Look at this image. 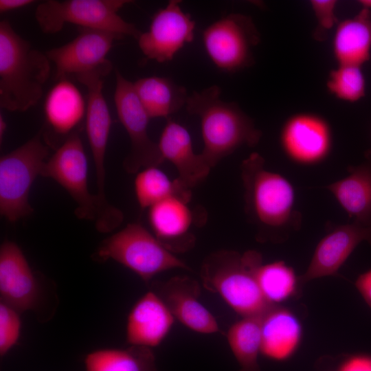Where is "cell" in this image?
<instances>
[{"label":"cell","instance_id":"12","mask_svg":"<svg viewBox=\"0 0 371 371\" xmlns=\"http://www.w3.org/2000/svg\"><path fill=\"white\" fill-rule=\"evenodd\" d=\"M280 145L293 163L313 166L323 162L333 147V133L328 121L319 115L301 112L288 117L281 127Z\"/></svg>","mask_w":371,"mask_h":371},{"label":"cell","instance_id":"7","mask_svg":"<svg viewBox=\"0 0 371 371\" xmlns=\"http://www.w3.org/2000/svg\"><path fill=\"white\" fill-rule=\"evenodd\" d=\"M127 0H47L35 11L36 21L45 34H55L69 23L83 28L106 30L138 39L142 34L133 23L126 21L119 10Z\"/></svg>","mask_w":371,"mask_h":371},{"label":"cell","instance_id":"20","mask_svg":"<svg viewBox=\"0 0 371 371\" xmlns=\"http://www.w3.org/2000/svg\"><path fill=\"white\" fill-rule=\"evenodd\" d=\"M175 317L153 291L141 297L127 318L126 337L130 346H158L172 328Z\"/></svg>","mask_w":371,"mask_h":371},{"label":"cell","instance_id":"28","mask_svg":"<svg viewBox=\"0 0 371 371\" xmlns=\"http://www.w3.org/2000/svg\"><path fill=\"white\" fill-rule=\"evenodd\" d=\"M134 191L139 207L149 208L172 196H179L190 200V189L177 179H171L158 166L140 170L134 181Z\"/></svg>","mask_w":371,"mask_h":371},{"label":"cell","instance_id":"36","mask_svg":"<svg viewBox=\"0 0 371 371\" xmlns=\"http://www.w3.org/2000/svg\"><path fill=\"white\" fill-rule=\"evenodd\" d=\"M6 128H7L6 122H5L3 117L1 114V115H0V140H1V142L3 139V135L5 134V131L6 130Z\"/></svg>","mask_w":371,"mask_h":371},{"label":"cell","instance_id":"32","mask_svg":"<svg viewBox=\"0 0 371 371\" xmlns=\"http://www.w3.org/2000/svg\"><path fill=\"white\" fill-rule=\"evenodd\" d=\"M316 20L313 37L318 41H325L330 31L338 24L336 16V0H311L309 3Z\"/></svg>","mask_w":371,"mask_h":371},{"label":"cell","instance_id":"30","mask_svg":"<svg viewBox=\"0 0 371 371\" xmlns=\"http://www.w3.org/2000/svg\"><path fill=\"white\" fill-rule=\"evenodd\" d=\"M326 86L328 91L339 100L359 101L366 93V80L361 67L337 65L330 71Z\"/></svg>","mask_w":371,"mask_h":371},{"label":"cell","instance_id":"17","mask_svg":"<svg viewBox=\"0 0 371 371\" xmlns=\"http://www.w3.org/2000/svg\"><path fill=\"white\" fill-rule=\"evenodd\" d=\"M39 286L19 246L12 241L0 247V297L21 313L34 310L39 300Z\"/></svg>","mask_w":371,"mask_h":371},{"label":"cell","instance_id":"4","mask_svg":"<svg viewBox=\"0 0 371 371\" xmlns=\"http://www.w3.org/2000/svg\"><path fill=\"white\" fill-rule=\"evenodd\" d=\"M262 264V256L256 250L212 252L201 265L202 284L242 317H262L276 305L265 298L259 288L256 271Z\"/></svg>","mask_w":371,"mask_h":371},{"label":"cell","instance_id":"21","mask_svg":"<svg viewBox=\"0 0 371 371\" xmlns=\"http://www.w3.org/2000/svg\"><path fill=\"white\" fill-rule=\"evenodd\" d=\"M348 175L324 186L352 219L364 226L371 225V150L366 160L347 168Z\"/></svg>","mask_w":371,"mask_h":371},{"label":"cell","instance_id":"6","mask_svg":"<svg viewBox=\"0 0 371 371\" xmlns=\"http://www.w3.org/2000/svg\"><path fill=\"white\" fill-rule=\"evenodd\" d=\"M42 131L0 159V213L10 222L30 215L31 187L49 155Z\"/></svg>","mask_w":371,"mask_h":371},{"label":"cell","instance_id":"11","mask_svg":"<svg viewBox=\"0 0 371 371\" xmlns=\"http://www.w3.org/2000/svg\"><path fill=\"white\" fill-rule=\"evenodd\" d=\"M71 41L45 53L53 63L56 80L96 71L111 72V62L106 56L115 41L123 36L106 30L80 27Z\"/></svg>","mask_w":371,"mask_h":371},{"label":"cell","instance_id":"14","mask_svg":"<svg viewBox=\"0 0 371 371\" xmlns=\"http://www.w3.org/2000/svg\"><path fill=\"white\" fill-rule=\"evenodd\" d=\"M362 242L371 245V225L352 222L330 228L317 245L306 271L299 276L300 286L316 278L337 275Z\"/></svg>","mask_w":371,"mask_h":371},{"label":"cell","instance_id":"34","mask_svg":"<svg viewBox=\"0 0 371 371\" xmlns=\"http://www.w3.org/2000/svg\"><path fill=\"white\" fill-rule=\"evenodd\" d=\"M355 285L371 310V269L361 273L357 277Z\"/></svg>","mask_w":371,"mask_h":371},{"label":"cell","instance_id":"29","mask_svg":"<svg viewBox=\"0 0 371 371\" xmlns=\"http://www.w3.org/2000/svg\"><path fill=\"white\" fill-rule=\"evenodd\" d=\"M256 280L265 298L273 305L295 296L301 286L294 269L282 260L262 264Z\"/></svg>","mask_w":371,"mask_h":371},{"label":"cell","instance_id":"2","mask_svg":"<svg viewBox=\"0 0 371 371\" xmlns=\"http://www.w3.org/2000/svg\"><path fill=\"white\" fill-rule=\"evenodd\" d=\"M221 93L217 85L193 91L185 106L190 114L200 119L201 154L212 169L239 148L257 145L262 134L237 103L222 100Z\"/></svg>","mask_w":371,"mask_h":371},{"label":"cell","instance_id":"13","mask_svg":"<svg viewBox=\"0 0 371 371\" xmlns=\"http://www.w3.org/2000/svg\"><path fill=\"white\" fill-rule=\"evenodd\" d=\"M180 4L179 0L170 1L154 14L148 30L139 36V49L148 58L159 63L169 61L194 39L195 22Z\"/></svg>","mask_w":371,"mask_h":371},{"label":"cell","instance_id":"27","mask_svg":"<svg viewBox=\"0 0 371 371\" xmlns=\"http://www.w3.org/2000/svg\"><path fill=\"white\" fill-rule=\"evenodd\" d=\"M262 317H242L227 333L231 350L239 366L238 371H260L258 355L261 348Z\"/></svg>","mask_w":371,"mask_h":371},{"label":"cell","instance_id":"5","mask_svg":"<svg viewBox=\"0 0 371 371\" xmlns=\"http://www.w3.org/2000/svg\"><path fill=\"white\" fill-rule=\"evenodd\" d=\"M92 258L103 262L109 259L136 273L146 284L156 275L175 269H191L144 227L129 223L102 241Z\"/></svg>","mask_w":371,"mask_h":371},{"label":"cell","instance_id":"16","mask_svg":"<svg viewBox=\"0 0 371 371\" xmlns=\"http://www.w3.org/2000/svg\"><path fill=\"white\" fill-rule=\"evenodd\" d=\"M104 71L77 76L76 79L87 90L85 128L95 168L97 187L106 185L105 155L111 127V117L103 94Z\"/></svg>","mask_w":371,"mask_h":371},{"label":"cell","instance_id":"8","mask_svg":"<svg viewBox=\"0 0 371 371\" xmlns=\"http://www.w3.org/2000/svg\"><path fill=\"white\" fill-rule=\"evenodd\" d=\"M202 38L213 63L222 71L236 72L254 63L253 49L260 35L249 16L231 13L208 25Z\"/></svg>","mask_w":371,"mask_h":371},{"label":"cell","instance_id":"23","mask_svg":"<svg viewBox=\"0 0 371 371\" xmlns=\"http://www.w3.org/2000/svg\"><path fill=\"white\" fill-rule=\"evenodd\" d=\"M337 65L362 67L371 56V10L362 8L354 17L338 23L333 38Z\"/></svg>","mask_w":371,"mask_h":371},{"label":"cell","instance_id":"3","mask_svg":"<svg viewBox=\"0 0 371 371\" xmlns=\"http://www.w3.org/2000/svg\"><path fill=\"white\" fill-rule=\"evenodd\" d=\"M46 53L35 48L14 30L0 22V106L24 112L41 100L51 73Z\"/></svg>","mask_w":371,"mask_h":371},{"label":"cell","instance_id":"33","mask_svg":"<svg viewBox=\"0 0 371 371\" xmlns=\"http://www.w3.org/2000/svg\"><path fill=\"white\" fill-rule=\"evenodd\" d=\"M337 371H371V355H352L341 363Z\"/></svg>","mask_w":371,"mask_h":371},{"label":"cell","instance_id":"26","mask_svg":"<svg viewBox=\"0 0 371 371\" xmlns=\"http://www.w3.org/2000/svg\"><path fill=\"white\" fill-rule=\"evenodd\" d=\"M85 368V371H158L152 348L137 346L91 352Z\"/></svg>","mask_w":371,"mask_h":371},{"label":"cell","instance_id":"24","mask_svg":"<svg viewBox=\"0 0 371 371\" xmlns=\"http://www.w3.org/2000/svg\"><path fill=\"white\" fill-rule=\"evenodd\" d=\"M87 102L79 89L67 78L57 80L44 103L47 124L58 135H70L85 118Z\"/></svg>","mask_w":371,"mask_h":371},{"label":"cell","instance_id":"15","mask_svg":"<svg viewBox=\"0 0 371 371\" xmlns=\"http://www.w3.org/2000/svg\"><path fill=\"white\" fill-rule=\"evenodd\" d=\"M154 291L164 302L175 319L189 329L203 334L220 333L214 316L199 300V282L186 276L154 282Z\"/></svg>","mask_w":371,"mask_h":371},{"label":"cell","instance_id":"35","mask_svg":"<svg viewBox=\"0 0 371 371\" xmlns=\"http://www.w3.org/2000/svg\"><path fill=\"white\" fill-rule=\"evenodd\" d=\"M32 0H0L1 13L19 9L34 3Z\"/></svg>","mask_w":371,"mask_h":371},{"label":"cell","instance_id":"9","mask_svg":"<svg viewBox=\"0 0 371 371\" xmlns=\"http://www.w3.org/2000/svg\"><path fill=\"white\" fill-rule=\"evenodd\" d=\"M115 109L131 142L123 167L130 174H137L148 167H159L164 160L158 144L149 137L148 126L150 117L135 91L133 82L124 77L117 69L115 70Z\"/></svg>","mask_w":371,"mask_h":371},{"label":"cell","instance_id":"19","mask_svg":"<svg viewBox=\"0 0 371 371\" xmlns=\"http://www.w3.org/2000/svg\"><path fill=\"white\" fill-rule=\"evenodd\" d=\"M158 146L164 160L170 161L177 170V179L188 189L199 184L212 168L201 154L194 151L191 135L181 124L167 118Z\"/></svg>","mask_w":371,"mask_h":371},{"label":"cell","instance_id":"1","mask_svg":"<svg viewBox=\"0 0 371 371\" xmlns=\"http://www.w3.org/2000/svg\"><path fill=\"white\" fill-rule=\"evenodd\" d=\"M240 175L245 213L258 230V240L280 241L301 227L302 214L295 207L292 183L267 169L259 153H253L242 161Z\"/></svg>","mask_w":371,"mask_h":371},{"label":"cell","instance_id":"18","mask_svg":"<svg viewBox=\"0 0 371 371\" xmlns=\"http://www.w3.org/2000/svg\"><path fill=\"white\" fill-rule=\"evenodd\" d=\"M190 201L175 195L148 208L153 234L173 254L186 252L195 245V237L190 232L194 216L188 205Z\"/></svg>","mask_w":371,"mask_h":371},{"label":"cell","instance_id":"22","mask_svg":"<svg viewBox=\"0 0 371 371\" xmlns=\"http://www.w3.org/2000/svg\"><path fill=\"white\" fill-rule=\"evenodd\" d=\"M302 339V326L290 310L273 306L261 319L260 354L275 361H284L297 350Z\"/></svg>","mask_w":371,"mask_h":371},{"label":"cell","instance_id":"25","mask_svg":"<svg viewBox=\"0 0 371 371\" xmlns=\"http://www.w3.org/2000/svg\"><path fill=\"white\" fill-rule=\"evenodd\" d=\"M135 91L150 118L166 117L186 106V88L169 78L150 76L133 82Z\"/></svg>","mask_w":371,"mask_h":371},{"label":"cell","instance_id":"10","mask_svg":"<svg viewBox=\"0 0 371 371\" xmlns=\"http://www.w3.org/2000/svg\"><path fill=\"white\" fill-rule=\"evenodd\" d=\"M41 176L52 179L76 203L74 213L80 219L95 221L97 199L88 188V161L78 132L68 135L45 163Z\"/></svg>","mask_w":371,"mask_h":371},{"label":"cell","instance_id":"31","mask_svg":"<svg viewBox=\"0 0 371 371\" xmlns=\"http://www.w3.org/2000/svg\"><path fill=\"white\" fill-rule=\"evenodd\" d=\"M19 313L0 302V355L4 356L18 341L21 332Z\"/></svg>","mask_w":371,"mask_h":371},{"label":"cell","instance_id":"37","mask_svg":"<svg viewBox=\"0 0 371 371\" xmlns=\"http://www.w3.org/2000/svg\"><path fill=\"white\" fill-rule=\"evenodd\" d=\"M359 3L362 5L363 8L371 10V0H361Z\"/></svg>","mask_w":371,"mask_h":371}]
</instances>
